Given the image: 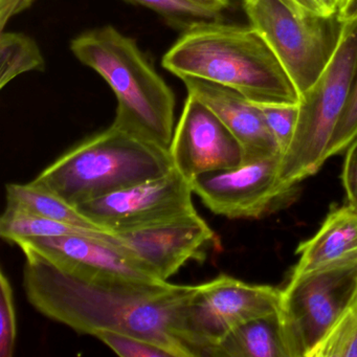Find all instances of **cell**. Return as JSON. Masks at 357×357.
Listing matches in <instances>:
<instances>
[{
  "label": "cell",
  "mask_w": 357,
  "mask_h": 357,
  "mask_svg": "<svg viewBox=\"0 0 357 357\" xmlns=\"http://www.w3.org/2000/svg\"><path fill=\"white\" fill-rule=\"evenodd\" d=\"M35 0H0V29L5 30L6 24L14 16L29 9Z\"/></svg>",
  "instance_id": "cell-27"
},
{
  "label": "cell",
  "mask_w": 357,
  "mask_h": 357,
  "mask_svg": "<svg viewBox=\"0 0 357 357\" xmlns=\"http://www.w3.org/2000/svg\"><path fill=\"white\" fill-rule=\"evenodd\" d=\"M342 181L348 204L357 208V139L347 149Z\"/></svg>",
  "instance_id": "cell-26"
},
{
  "label": "cell",
  "mask_w": 357,
  "mask_h": 357,
  "mask_svg": "<svg viewBox=\"0 0 357 357\" xmlns=\"http://www.w3.org/2000/svg\"><path fill=\"white\" fill-rule=\"evenodd\" d=\"M298 261L291 277L357 261V208L347 204L333 208L314 236L296 248Z\"/></svg>",
  "instance_id": "cell-15"
},
{
  "label": "cell",
  "mask_w": 357,
  "mask_h": 357,
  "mask_svg": "<svg viewBox=\"0 0 357 357\" xmlns=\"http://www.w3.org/2000/svg\"><path fill=\"white\" fill-rule=\"evenodd\" d=\"M282 294L283 289L227 275L196 285L181 315V337L192 357L206 356L238 326L281 308Z\"/></svg>",
  "instance_id": "cell-7"
},
{
  "label": "cell",
  "mask_w": 357,
  "mask_h": 357,
  "mask_svg": "<svg viewBox=\"0 0 357 357\" xmlns=\"http://www.w3.org/2000/svg\"><path fill=\"white\" fill-rule=\"evenodd\" d=\"M120 250L156 279L168 282L190 261L204 262L219 243L198 213L116 234Z\"/></svg>",
  "instance_id": "cell-11"
},
{
  "label": "cell",
  "mask_w": 357,
  "mask_h": 357,
  "mask_svg": "<svg viewBox=\"0 0 357 357\" xmlns=\"http://www.w3.org/2000/svg\"><path fill=\"white\" fill-rule=\"evenodd\" d=\"M243 9L250 26L302 95L331 60L344 22L337 14L321 16L305 11L292 0H243Z\"/></svg>",
  "instance_id": "cell-6"
},
{
  "label": "cell",
  "mask_w": 357,
  "mask_h": 357,
  "mask_svg": "<svg viewBox=\"0 0 357 357\" xmlns=\"http://www.w3.org/2000/svg\"><path fill=\"white\" fill-rule=\"evenodd\" d=\"M6 193L8 206L83 229L106 231L83 215L76 206L51 192L35 187L31 183L26 185L8 183Z\"/></svg>",
  "instance_id": "cell-18"
},
{
  "label": "cell",
  "mask_w": 357,
  "mask_h": 357,
  "mask_svg": "<svg viewBox=\"0 0 357 357\" xmlns=\"http://www.w3.org/2000/svg\"><path fill=\"white\" fill-rule=\"evenodd\" d=\"M357 139V76L347 101L346 107L340 122L334 130L326 152V158H332L347 151L349 146Z\"/></svg>",
  "instance_id": "cell-25"
},
{
  "label": "cell",
  "mask_w": 357,
  "mask_h": 357,
  "mask_svg": "<svg viewBox=\"0 0 357 357\" xmlns=\"http://www.w3.org/2000/svg\"><path fill=\"white\" fill-rule=\"evenodd\" d=\"M81 63L108 83L118 101L114 125L144 141L170 149L175 96L137 43L112 26L89 31L70 45Z\"/></svg>",
  "instance_id": "cell-3"
},
{
  "label": "cell",
  "mask_w": 357,
  "mask_h": 357,
  "mask_svg": "<svg viewBox=\"0 0 357 357\" xmlns=\"http://www.w3.org/2000/svg\"><path fill=\"white\" fill-rule=\"evenodd\" d=\"M169 150L174 168L190 181L202 173L234 168L244 160L241 145L225 123L190 93Z\"/></svg>",
  "instance_id": "cell-12"
},
{
  "label": "cell",
  "mask_w": 357,
  "mask_h": 357,
  "mask_svg": "<svg viewBox=\"0 0 357 357\" xmlns=\"http://www.w3.org/2000/svg\"><path fill=\"white\" fill-rule=\"evenodd\" d=\"M296 5L302 8L305 11L310 12V13L317 14L321 16H329L326 13L324 8L321 7L319 0H292Z\"/></svg>",
  "instance_id": "cell-30"
},
{
  "label": "cell",
  "mask_w": 357,
  "mask_h": 357,
  "mask_svg": "<svg viewBox=\"0 0 357 357\" xmlns=\"http://www.w3.org/2000/svg\"><path fill=\"white\" fill-rule=\"evenodd\" d=\"M24 252V291L41 314L79 333L122 332L164 347L173 357H192L181 337V315L196 285L86 281Z\"/></svg>",
  "instance_id": "cell-1"
},
{
  "label": "cell",
  "mask_w": 357,
  "mask_h": 357,
  "mask_svg": "<svg viewBox=\"0 0 357 357\" xmlns=\"http://www.w3.org/2000/svg\"><path fill=\"white\" fill-rule=\"evenodd\" d=\"M357 76V20L344 22L335 52L317 81L300 96L296 131L280 162V179L296 187L312 176L344 112Z\"/></svg>",
  "instance_id": "cell-5"
},
{
  "label": "cell",
  "mask_w": 357,
  "mask_h": 357,
  "mask_svg": "<svg viewBox=\"0 0 357 357\" xmlns=\"http://www.w3.org/2000/svg\"><path fill=\"white\" fill-rule=\"evenodd\" d=\"M319 1L329 16L336 15L346 3V0H319Z\"/></svg>",
  "instance_id": "cell-31"
},
{
  "label": "cell",
  "mask_w": 357,
  "mask_h": 357,
  "mask_svg": "<svg viewBox=\"0 0 357 357\" xmlns=\"http://www.w3.org/2000/svg\"><path fill=\"white\" fill-rule=\"evenodd\" d=\"M281 158L248 160L234 168L202 173L192 179V189L215 215L261 218L288 202L296 190L280 179Z\"/></svg>",
  "instance_id": "cell-10"
},
{
  "label": "cell",
  "mask_w": 357,
  "mask_h": 357,
  "mask_svg": "<svg viewBox=\"0 0 357 357\" xmlns=\"http://www.w3.org/2000/svg\"><path fill=\"white\" fill-rule=\"evenodd\" d=\"M95 337L123 357H173L170 351L145 338L116 331H99Z\"/></svg>",
  "instance_id": "cell-23"
},
{
  "label": "cell",
  "mask_w": 357,
  "mask_h": 357,
  "mask_svg": "<svg viewBox=\"0 0 357 357\" xmlns=\"http://www.w3.org/2000/svg\"><path fill=\"white\" fill-rule=\"evenodd\" d=\"M0 236L5 241L13 244L24 238L85 236L103 240L118 248L120 246V240L116 234L59 222L8 204L0 218Z\"/></svg>",
  "instance_id": "cell-17"
},
{
  "label": "cell",
  "mask_w": 357,
  "mask_h": 357,
  "mask_svg": "<svg viewBox=\"0 0 357 357\" xmlns=\"http://www.w3.org/2000/svg\"><path fill=\"white\" fill-rule=\"evenodd\" d=\"M173 168L170 150L112 125L62 154L31 183L77 206Z\"/></svg>",
  "instance_id": "cell-4"
},
{
  "label": "cell",
  "mask_w": 357,
  "mask_h": 357,
  "mask_svg": "<svg viewBox=\"0 0 357 357\" xmlns=\"http://www.w3.org/2000/svg\"><path fill=\"white\" fill-rule=\"evenodd\" d=\"M206 356L302 357L281 308L238 326Z\"/></svg>",
  "instance_id": "cell-16"
},
{
  "label": "cell",
  "mask_w": 357,
  "mask_h": 357,
  "mask_svg": "<svg viewBox=\"0 0 357 357\" xmlns=\"http://www.w3.org/2000/svg\"><path fill=\"white\" fill-rule=\"evenodd\" d=\"M22 252L30 250L63 273L91 282L160 283L116 246L85 236L32 237L18 240Z\"/></svg>",
  "instance_id": "cell-13"
},
{
  "label": "cell",
  "mask_w": 357,
  "mask_h": 357,
  "mask_svg": "<svg viewBox=\"0 0 357 357\" xmlns=\"http://www.w3.org/2000/svg\"><path fill=\"white\" fill-rule=\"evenodd\" d=\"M13 289L9 278L0 273V356L12 357L15 352L17 325Z\"/></svg>",
  "instance_id": "cell-24"
},
{
  "label": "cell",
  "mask_w": 357,
  "mask_h": 357,
  "mask_svg": "<svg viewBox=\"0 0 357 357\" xmlns=\"http://www.w3.org/2000/svg\"><path fill=\"white\" fill-rule=\"evenodd\" d=\"M45 59L31 37L17 33L1 32L0 36V89L16 77L31 70H43Z\"/></svg>",
  "instance_id": "cell-19"
},
{
  "label": "cell",
  "mask_w": 357,
  "mask_h": 357,
  "mask_svg": "<svg viewBox=\"0 0 357 357\" xmlns=\"http://www.w3.org/2000/svg\"><path fill=\"white\" fill-rule=\"evenodd\" d=\"M191 181L173 168L76 208L108 233L118 234L197 213Z\"/></svg>",
  "instance_id": "cell-9"
},
{
  "label": "cell",
  "mask_w": 357,
  "mask_h": 357,
  "mask_svg": "<svg viewBox=\"0 0 357 357\" xmlns=\"http://www.w3.org/2000/svg\"><path fill=\"white\" fill-rule=\"evenodd\" d=\"M188 93L208 106L233 133L243 149L244 160L282 156L262 112L239 91L198 78L181 79Z\"/></svg>",
  "instance_id": "cell-14"
},
{
  "label": "cell",
  "mask_w": 357,
  "mask_h": 357,
  "mask_svg": "<svg viewBox=\"0 0 357 357\" xmlns=\"http://www.w3.org/2000/svg\"><path fill=\"white\" fill-rule=\"evenodd\" d=\"M187 1L204 8L217 15H220L221 12L229 6V0H187Z\"/></svg>",
  "instance_id": "cell-28"
},
{
  "label": "cell",
  "mask_w": 357,
  "mask_h": 357,
  "mask_svg": "<svg viewBox=\"0 0 357 357\" xmlns=\"http://www.w3.org/2000/svg\"><path fill=\"white\" fill-rule=\"evenodd\" d=\"M254 103V102H252ZM264 116L271 135L277 142L282 156L287 151L298 118V104L255 103Z\"/></svg>",
  "instance_id": "cell-22"
},
{
  "label": "cell",
  "mask_w": 357,
  "mask_h": 357,
  "mask_svg": "<svg viewBox=\"0 0 357 357\" xmlns=\"http://www.w3.org/2000/svg\"><path fill=\"white\" fill-rule=\"evenodd\" d=\"M357 296V261L290 277L281 309L301 356L327 336Z\"/></svg>",
  "instance_id": "cell-8"
},
{
  "label": "cell",
  "mask_w": 357,
  "mask_h": 357,
  "mask_svg": "<svg viewBox=\"0 0 357 357\" xmlns=\"http://www.w3.org/2000/svg\"><path fill=\"white\" fill-rule=\"evenodd\" d=\"M337 16L342 22L357 20V0H346Z\"/></svg>",
  "instance_id": "cell-29"
},
{
  "label": "cell",
  "mask_w": 357,
  "mask_h": 357,
  "mask_svg": "<svg viewBox=\"0 0 357 357\" xmlns=\"http://www.w3.org/2000/svg\"><path fill=\"white\" fill-rule=\"evenodd\" d=\"M162 64L178 78L218 83L254 103H300L283 66L250 26L199 22L185 30Z\"/></svg>",
  "instance_id": "cell-2"
},
{
  "label": "cell",
  "mask_w": 357,
  "mask_h": 357,
  "mask_svg": "<svg viewBox=\"0 0 357 357\" xmlns=\"http://www.w3.org/2000/svg\"><path fill=\"white\" fill-rule=\"evenodd\" d=\"M308 357H357V296Z\"/></svg>",
  "instance_id": "cell-20"
},
{
  "label": "cell",
  "mask_w": 357,
  "mask_h": 357,
  "mask_svg": "<svg viewBox=\"0 0 357 357\" xmlns=\"http://www.w3.org/2000/svg\"><path fill=\"white\" fill-rule=\"evenodd\" d=\"M149 8L160 14L171 26L185 30L202 22L218 20L219 15L198 7L187 0H127Z\"/></svg>",
  "instance_id": "cell-21"
}]
</instances>
